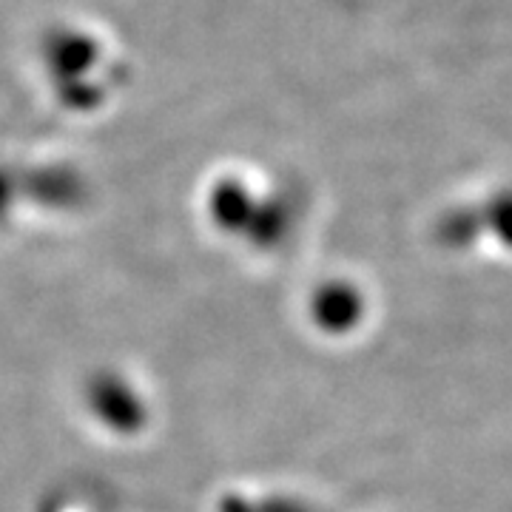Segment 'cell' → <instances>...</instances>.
<instances>
[{"mask_svg": "<svg viewBox=\"0 0 512 512\" xmlns=\"http://www.w3.org/2000/svg\"><path fill=\"white\" fill-rule=\"evenodd\" d=\"M26 72L57 106L66 100H111L126 89L134 66L126 43L103 20L60 15L43 23L29 43Z\"/></svg>", "mask_w": 512, "mask_h": 512, "instance_id": "obj_1", "label": "cell"}]
</instances>
